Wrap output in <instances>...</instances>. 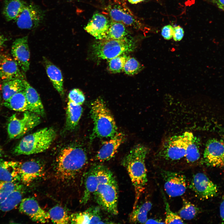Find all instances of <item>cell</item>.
Instances as JSON below:
<instances>
[{"label":"cell","instance_id":"1","mask_svg":"<svg viewBox=\"0 0 224 224\" xmlns=\"http://www.w3.org/2000/svg\"><path fill=\"white\" fill-rule=\"evenodd\" d=\"M158 156L166 161H178L185 157L187 162L195 161L200 156L199 141L189 132L169 137L162 144Z\"/></svg>","mask_w":224,"mask_h":224},{"label":"cell","instance_id":"2","mask_svg":"<svg viewBox=\"0 0 224 224\" xmlns=\"http://www.w3.org/2000/svg\"><path fill=\"white\" fill-rule=\"evenodd\" d=\"M147 148L142 144L133 147L123 158L122 165L127 170L134 187L135 198L133 210L138 205L147 182L145 159L148 152Z\"/></svg>","mask_w":224,"mask_h":224},{"label":"cell","instance_id":"3","mask_svg":"<svg viewBox=\"0 0 224 224\" xmlns=\"http://www.w3.org/2000/svg\"><path fill=\"white\" fill-rule=\"evenodd\" d=\"M86 153L82 148L68 147L63 149L56 160V171L62 180L74 179L87 163Z\"/></svg>","mask_w":224,"mask_h":224},{"label":"cell","instance_id":"4","mask_svg":"<svg viewBox=\"0 0 224 224\" xmlns=\"http://www.w3.org/2000/svg\"><path fill=\"white\" fill-rule=\"evenodd\" d=\"M91 113L94 124L91 139L110 138L117 132L114 118L102 99L97 98L92 102Z\"/></svg>","mask_w":224,"mask_h":224},{"label":"cell","instance_id":"5","mask_svg":"<svg viewBox=\"0 0 224 224\" xmlns=\"http://www.w3.org/2000/svg\"><path fill=\"white\" fill-rule=\"evenodd\" d=\"M56 136L52 128H45L23 137L13 151L16 155H30L43 152L48 149Z\"/></svg>","mask_w":224,"mask_h":224},{"label":"cell","instance_id":"6","mask_svg":"<svg viewBox=\"0 0 224 224\" xmlns=\"http://www.w3.org/2000/svg\"><path fill=\"white\" fill-rule=\"evenodd\" d=\"M136 48L134 40L128 36L120 39L105 38L98 40L92 45L93 52L96 57L109 60L132 52Z\"/></svg>","mask_w":224,"mask_h":224},{"label":"cell","instance_id":"7","mask_svg":"<svg viewBox=\"0 0 224 224\" xmlns=\"http://www.w3.org/2000/svg\"><path fill=\"white\" fill-rule=\"evenodd\" d=\"M93 195L99 206L105 211L114 215L118 214V187L115 177L100 184Z\"/></svg>","mask_w":224,"mask_h":224},{"label":"cell","instance_id":"8","mask_svg":"<svg viewBox=\"0 0 224 224\" xmlns=\"http://www.w3.org/2000/svg\"><path fill=\"white\" fill-rule=\"evenodd\" d=\"M114 177L112 172L106 166L100 164L92 166L86 174L85 189L81 203L85 204L88 202L100 184Z\"/></svg>","mask_w":224,"mask_h":224},{"label":"cell","instance_id":"9","mask_svg":"<svg viewBox=\"0 0 224 224\" xmlns=\"http://www.w3.org/2000/svg\"><path fill=\"white\" fill-rule=\"evenodd\" d=\"M40 122V115L30 111L24 112L20 117L16 113L13 114L8 120L7 131L9 138L10 139L20 138Z\"/></svg>","mask_w":224,"mask_h":224},{"label":"cell","instance_id":"10","mask_svg":"<svg viewBox=\"0 0 224 224\" xmlns=\"http://www.w3.org/2000/svg\"><path fill=\"white\" fill-rule=\"evenodd\" d=\"M203 162L208 166L224 167V140L213 138L207 142Z\"/></svg>","mask_w":224,"mask_h":224},{"label":"cell","instance_id":"11","mask_svg":"<svg viewBox=\"0 0 224 224\" xmlns=\"http://www.w3.org/2000/svg\"><path fill=\"white\" fill-rule=\"evenodd\" d=\"M106 10L112 21L138 30H142L144 27L142 22L124 5H111L108 6Z\"/></svg>","mask_w":224,"mask_h":224},{"label":"cell","instance_id":"12","mask_svg":"<svg viewBox=\"0 0 224 224\" xmlns=\"http://www.w3.org/2000/svg\"><path fill=\"white\" fill-rule=\"evenodd\" d=\"M161 175L164 182V188L170 197L181 196L185 192L186 188V177L181 173L162 170Z\"/></svg>","mask_w":224,"mask_h":224},{"label":"cell","instance_id":"13","mask_svg":"<svg viewBox=\"0 0 224 224\" xmlns=\"http://www.w3.org/2000/svg\"><path fill=\"white\" fill-rule=\"evenodd\" d=\"M189 187L201 199L213 197L217 195L218 191L216 185L202 173H198L193 175Z\"/></svg>","mask_w":224,"mask_h":224},{"label":"cell","instance_id":"14","mask_svg":"<svg viewBox=\"0 0 224 224\" xmlns=\"http://www.w3.org/2000/svg\"><path fill=\"white\" fill-rule=\"evenodd\" d=\"M43 18V13L39 8L33 4H26L15 20L20 28L31 29L38 27Z\"/></svg>","mask_w":224,"mask_h":224},{"label":"cell","instance_id":"15","mask_svg":"<svg viewBox=\"0 0 224 224\" xmlns=\"http://www.w3.org/2000/svg\"><path fill=\"white\" fill-rule=\"evenodd\" d=\"M27 36L16 39L12 43L11 54L14 60L23 72L29 69L30 52Z\"/></svg>","mask_w":224,"mask_h":224},{"label":"cell","instance_id":"16","mask_svg":"<svg viewBox=\"0 0 224 224\" xmlns=\"http://www.w3.org/2000/svg\"><path fill=\"white\" fill-rule=\"evenodd\" d=\"M19 210L35 222L44 223L48 222L50 219L48 212L42 208L37 201L32 197L22 199L20 203Z\"/></svg>","mask_w":224,"mask_h":224},{"label":"cell","instance_id":"17","mask_svg":"<svg viewBox=\"0 0 224 224\" xmlns=\"http://www.w3.org/2000/svg\"><path fill=\"white\" fill-rule=\"evenodd\" d=\"M108 141H105L95 156L96 160L100 162L107 161L114 156L120 146L125 140V134L117 132Z\"/></svg>","mask_w":224,"mask_h":224},{"label":"cell","instance_id":"18","mask_svg":"<svg viewBox=\"0 0 224 224\" xmlns=\"http://www.w3.org/2000/svg\"><path fill=\"white\" fill-rule=\"evenodd\" d=\"M110 21L105 15L95 13L84 28L88 33L98 40L106 38Z\"/></svg>","mask_w":224,"mask_h":224},{"label":"cell","instance_id":"19","mask_svg":"<svg viewBox=\"0 0 224 224\" xmlns=\"http://www.w3.org/2000/svg\"><path fill=\"white\" fill-rule=\"evenodd\" d=\"M44 170V165L39 160H32L21 163L19 171L20 181L25 185H29L41 176Z\"/></svg>","mask_w":224,"mask_h":224},{"label":"cell","instance_id":"20","mask_svg":"<svg viewBox=\"0 0 224 224\" xmlns=\"http://www.w3.org/2000/svg\"><path fill=\"white\" fill-rule=\"evenodd\" d=\"M0 77L3 81L24 79V76L16 62L9 56L0 55Z\"/></svg>","mask_w":224,"mask_h":224},{"label":"cell","instance_id":"21","mask_svg":"<svg viewBox=\"0 0 224 224\" xmlns=\"http://www.w3.org/2000/svg\"><path fill=\"white\" fill-rule=\"evenodd\" d=\"M72 224H104L102 219L100 208L91 207L84 211L75 213L70 216Z\"/></svg>","mask_w":224,"mask_h":224},{"label":"cell","instance_id":"22","mask_svg":"<svg viewBox=\"0 0 224 224\" xmlns=\"http://www.w3.org/2000/svg\"><path fill=\"white\" fill-rule=\"evenodd\" d=\"M21 163L0 159V180L6 182L20 181L19 174Z\"/></svg>","mask_w":224,"mask_h":224},{"label":"cell","instance_id":"23","mask_svg":"<svg viewBox=\"0 0 224 224\" xmlns=\"http://www.w3.org/2000/svg\"><path fill=\"white\" fill-rule=\"evenodd\" d=\"M25 93L28 111L44 116L45 112L40 98L36 91L26 80H24Z\"/></svg>","mask_w":224,"mask_h":224},{"label":"cell","instance_id":"24","mask_svg":"<svg viewBox=\"0 0 224 224\" xmlns=\"http://www.w3.org/2000/svg\"><path fill=\"white\" fill-rule=\"evenodd\" d=\"M43 62L47 75L54 87L61 96H63V80L60 70L45 57L43 58Z\"/></svg>","mask_w":224,"mask_h":224},{"label":"cell","instance_id":"25","mask_svg":"<svg viewBox=\"0 0 224 224\" xmlns=\"http://www.w3.org/2000/svg\"><path fill=\"white\" fill-rule=\"evenodd\" d=\"M24 191L23 185L19 184L0 204V212L10 211L16 207L22 199Z\"/></svg>","mask_w":224,"mask_h":224},{"label":"cell","instance_id":"26","mask_svg":"<svg viewBox=\"0 0 224 224\" xmlns=\"http://www.w3.org/2000/svg\"><path fill=\"white\" fill-rule=\"evenodd\" d=\"M82 113L81 105L68 101L66 110V128L68 130L74 129L78 124Z\"/></svg>","mask_w":224,"mask_h":224},{"label":"cell","instance_id":"27","mask_svg":"<svg viewBox=\"0 0 224 224\" xmlns=\"http://www.w3.org/2000/svg\"><path fill=\"white\" fill-rule=\"evenodd\" d=\"M24 80L15 79L3 81L2 91V98L5 101L16 93L25 90Z\"/></svg>","mask_w":224,"mask_h":224},{"label":"cell","instance_id":"28","mask_svg":"<svg viewBox=\"0 0 224 224\" xmlns=\"http://www.w3.org/2000/svg\"><path fill=\"white\" fill-rule=\"evenodd\" d=\"M3 105L11 110L19 112L28 111L25 91L19 92L5 101Z\"/></svg>","mask_w":224,"mask_h":224},{"label":"cell","instance_id":"29","mask_svg":"<svg viewBox=\"0 0 224 224\" xmlns=\"http://www.w3.org/2000/svg\"><path fill=\"white\" fill-rule=\"evenodd\" d=\"M152 206V203L149 201L138 205L130 214V221L135 223L145 224L148 219V212L151 209Z\"/></svg>","mask_w":224,"mask_h":224},{"label":"cell","instance_id":"30","mask_svg":"<svg viewBox=\"0 0 224 224\" xmlns=\"http://www.w3.org/2000/svg\"><path fill=\"white\" fill-rule=\"evenodd\" d=\"M25 4L20 0H5L3 13L7 21L15 20Z\"/></svg>","mask_w":224,"mask_h":224},{"label":"cell","instance_id":"31","mask_svg":"<svg viewBox=\"0 0 224 224\" xmlns=\"http://www.w3.org/2000/svg\"><path fill=\"white\" fill-rule=\"evenodd\" d=\"M48 212L50 219L54 223L64 224L70 222V216L66 210L60 206L54 207Z\"/></svg>","mask_w":224,"mask_h":224},{"label":"cell","instance_id":"32","mask_svg":"<svg viewBox=\"0 0 224 224\" xmlns=\"http://www.w3.org/2000/svg\"><path fill=\"white\" fill-rule=\"evenodd\" d=\"M127 35L128 32L124 25L111 20L106 38L120 39L127 36Z\"/></svg>","mask_w":224,"mask_h":224},{"label":"cell","instance_id":"33","mask_svg":"<svg viewBox=\"0 0 224 224\" xmlns=\"http://www.w3.org/2000/svg\"><path fill=\"white\" fill-rule=\"evenodd\" d=\"M183 202V205L178 212V215L183 220H190L193 219L198 213V208L184 199Z\"/></svg>","mask_w":224,"mask_h":224},{"label":"cell","instance_id":"34","mask_svg":"<svg viewBox=\"0 0 224 224\" xmlns=\"http://www.w3.org/2000/svg\"><path fill=\"white\" fill-rule=\"evenodd\" d=\"M127 57L124 54L109 60L108 67L110 71L112 73H118L124 71Z\"/></svg>","mask_w":224,"mask_h":224},{"label":"cell","instance_id":"35","mask_svg":"<svg viewBox=\"0 0 224 224\" xmlns=\"http://www.w3.org/2000/svg\"><path fill=\"white\" fill-rule=\"evenodd\" d=\"M143 67L135 58L128 56L124 68L125 73L129 75L138 73L142 69Z\"/></svg>","mask_w":224,"mask_h":224},{"label":"cell","instance_id":"36","mask_svg":"<svg viewBox=\"0 0 224 224\" xmlns=\"http://www.w3.org/2000/svg\"><path fill=\"white\" fill-rule=\"evenodd\" d=\"M165 204L166 217L164 222L165 224H184L183 220L176 213L173 212L170 209L168 203L165 196H163Z\"/></svg>","mask_w":224,"mask_h":224},{"label":"cell","instance_id":"37","mask_svg":"<svg viewBox=\"0 0 224 224\" xmlns=\"http://www.w3.org/2000/svg\"><path fill=\"white\" fill-rule=\"evenodd\" d=\"M19 184L17 182H6L0 180V204Z\"/></svg>","mask_w":224,"mask_h":224},{"label":"cell","instance_id":"38","mask_svg":"<svg viewBox=\"0 0 224 224\" xmlns=\"http://www.w3.org/2000/svg\"><path fill=\"white\" fill-rule=\"evenodd\" d=\"M69 101L74 104L81 105L85 100V97L82 92L80 89L75 88L69 92Z\"/></svg>","mask_w":224,"mask_h":224},{"label":"cell","instance_id":"39","mask_svg":"<svg viewBox=\"0 0 224 224\" xmlns=\"http://www.w3.org/2000/svg\"><path fill=\"white\" fill-rule=\"evenodd\" d=\"M174 28L170 25L164 26L161 29V34L164 38L170 40L173 37Z\"/></svg>","mask_w":224,"mask_h":224},{"label":"cell","instance_id":"40","mask_svg":"<svg viewBox=\"0 0 224 224\" xmlns=\"http://www.w3.org/2000/svg\"><path fill=\"white\" fill-rule=\"evenodd\" d=\"M184 31L182 27L178 26L174 28L173 38L175 41L181 40L184 35Z\"/></svg>","mask_w":224,"mask_h":224},{"label":"cell","instance_id":"41","mask_svg":"<svg viewBox=\"0 0 224 224\" xmlns=\"http://www.w3.org/2000/svg\"><path fill=\"white\" fill-rule=\"evenodd\" d=\"M220 213L222 223H224V196L220 206Z\"/></svg>","mask_w":224,"mask_h":224},{"label":"cell","instance_id":"42","mask_svg":"<svg viewBox=\"0 0 224 224\" xmlns=\"http://www.w3.org/2000/svg\"><path fill=\"white\" fill-rule=\"evenodd\" d=\"M213 1L219 8L224 11V0H213Z\"/></svg>","mask_w":224,"mask_h":224},{"label":"cell","instance_id":"43","mask_svg":"<svg viewBox=\"0 0 224 224\" xmlns=\"http://www.w3.org/2000/svg\"><path fill=\"white\" fill-rule=\"evenodd\" d=\"M165 223L164 222H161L157 219H147L145 224H160Z\"/></svg>","mask_w":224,"mask_h":224},{"label":"cell","instance_id":"44","mask_svg":"<svg viewBox=\"0 0 224 224\" xmlns=\"http://www.w3.org/2000/svg\"><path fill=\"white\" fill-rule=\"evenodd\" d=\"M7 40V39L6 38L0 34V48L3 46Z\"/></svg>","mask_w":224,"mask_h":224},{"label":"cell","instance_id":"45","mask_svg":"<svg viewBox=\"0 0 224 224\" xmlns=\"http://www.w3.org/2000/svg\"><path fill=\"white\" fill-rule=\"evenodd\" d=\"M129 2L133 4H137L143 1V0H128Z\"/></svg>","mask_w":224,"mask_h":224},{"label":"cell","instance_id":"46","mask_svg":"<svg viewBox=\"0 0 224 224\" xmlns=\"http://www.w3.org/2000/svg\"><path fill=\"white\" fill-rule=\"evenodd\" d=\"M3 154V151L2 147L0 145V157L2 156Z\"/></svg>","mask_w":224,"mask_h":224},{"label":"cell","instance_id":"47","mask_svg":"<svg viewBox=\"0 0 224 224\" xmlns=\"http://www.w3.org/2000/svg\"><path fill=\"white\" fill-rule=\"evenodd\" d=\"M2 85L1 84L0 82V90H2Z\"/></svg>","mask_w":224,"mask_h":224},{"label":"cell","instance_id":"48","mask_svg":"<svg viewBox=\"0 0 224 224\" xmlns=\"http://www.w3.org/2000/svg\"><path fill=\"white\" fill-rule=\"evenodd\" d=\"M149 0H143V1H149Z\"/></svg>","mask_w":224,"mask_h":224},{"label":"cell","instance_id":"49","mask_svg":"<svg viewBox=\"0 0 224 224\" xmlns=\"http://www.w3.org/2000/svg\"></svg>","mask_w":224,"mask_h":224}]
</instances>
